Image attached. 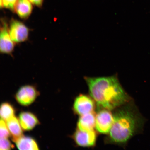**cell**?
I'll return each instance as SVG.
<instances>
[{"label": "cell", "mask_w": 150, "mask_h": 150, "mask_svg": "<svg viewBox=\"0 0 150 150\" xmlns=\"http://www.w3.org/2000/svg\"><path fill=\"white\" fill-rule=\"evenodd\" d=\"M112 113L113 124L105 142L125 147L133 137L142 133L146 120L133 100L115 109Z\"/></svg>", "instance_id": "obj_1"}, {"label": "cell", "mask_w": 150, "mask_h": 150, "mask_svg": "<svg viewBox=\"0 0 150 150\" xmlns=\"http://www.w3.org/2000/svg\"><path fill=\"white\" fill-rule=\"evenodd\" d=\"M84 79L89 93L97 105V110L105 109L113 110L132 100L120 83L117 74L108 76Z\"/></svg>", "instance_id": "obj_2"}, {"label": "cell", "mask_w": 150, "mask_h": 150, "mask_svg": "<svg viewBox=\"0 0 150 150\" xmlns=\"http://www.w3.org/2000/svg\"><path fill=\"white\" fill-rule=\"evenodd\" d=\"M9 31L15 44L25 42L29 37V28L22 22L14 18L12 19L9 23Z\"/></svg>", "instance_id": "obj_3"}, {"label": "cell", "mask_w": 150, "mask_h": 150, "mask_svg": "<svg viewBox=\"0 0 150 150\" xmlns=\"http://www.w3.org/2000/svg\"><path fill=\"white\" fill-rule=\"evenodd\" d=\"M97 110L96 129L100 134H108L113 124V113H112L111 110L105 109H101Z\"/></svg>", "instance_id": "obj_4"}, {"label": "cell", "mask_w": 150, "mask_h": 150, "mask_svg": "<svg viewBox=\"0 0 150 150\" xmlns=\"http://www.w3.org/2000/svg\"><path fill=\"white\" fill-rule=\"evenodd\" d=\"M0 30V52L3 54L11 55L14 51L15 44L11 38L9 25L5 19L1 20Z\"/></svg>", "instance_id": "obj_5"}, {"label": "cell", "mask_w": 150, "mask_h": 150, "mask_svg": "<svg viewBox=\"0 0 150 150\" xmlns=\"http://www.w3.org/2000/svg\"><path fill=\"white\" fill-rule=\"evenodd\" d=\"M95 107V101L91 96L81 94L75 99L73 109L75 113L81 116L93 112Z\"/></svg>", "instance_id": "obj_6"}, {"label": "cell", "mask_w": 150, "mask_h": 150, "mask_svg": "<svg viewBox=\"0 0 150 150\" xmlns=\"http://www.w3.org/2000/svg\"><path fill=\"white\" fill-rule=\"evenodd\" d=\"M73 138L78 146L83 147H92L95 145L97 135L94 130L82 131L77 128Z\"/></svg>", "instance_id": "obj_7"}, {"label": "cell", "mask_w": 150, "mask_h": 150, "mask_svg": "<svg viewBox=\"0 0 150 150\" xmlns=\"http://www.w3.org/2000/svg\"><path fill=\"white\" fill-rule=\"evenodd\" d=\"M38 92L33 86L26 85L22 86L16 93L17 101L22 106H29L34 102L36 99Z\"/></svg>", "instance_id": "obj_8"}, {"label": "cell", "mask_w": 150, "mask_h": 150, "mask_svg": "<svg viewBox=\"0 0 150 150\" xmlns=\"http://www.w3.org/2000/svg\"><path fill=\"white\" fill-rule=\"evenodd\" d=\"M33 5L29 0H18L14 12L22 19L27 20L32 13Z\"/></svg>", "instance_id": "obj_9"}, {"label": "cell", "mask_w": 150, "mask_h": 150, "mask_svg": "<svg viewBox=\"0 0 150 150\" xmlns=\"http://www.w3.org/2000/svg\"><path fill=\"white\" fill-rule=\"evenodd\" d=\"M19 118L21 125L24 130H32L39 124L38 119L34 114L30 112H22L20 114Z\"/></svg>", "instance_id": "obj_10"}, {"label": "cell", "mask_w": 150, "mask_h": 150, "mask_svg": "<svg viewBox=\"0 0 150 150\" xmlns=\"http://www.w3.org/2000/svg\"><path fill=\"white\" fill-rule=\"evenodd\" d=\"M96 126V115L94 112L80 116L79 119L78 129L82 131L94 130Z\"/></svg>", "instance_id": "obj_11"}, {"label": "cell", "mask_w": 150, "mask_h": 150, "mask_svg": "<svg viewBox=\"0 0 150 150\" xmlns=\"http://www.w3.org/2000/svg\"><path fill=\"white\" fill-rule=\"evenodd\" d=\"M6 124L14 142H16L18 139L23 136L22 127L20 121L15 116L7 121Z\"/></svg>", "instance_id": "obj_12"}, {"label": "cell", "mask_w": 150, "mask_h": 150, "mask_svg": "<svg viewBox=\"0 0 150 150\" xmlns=\"http://www.w3.org/2000/svg\"><path fill=\"white\" fill-rule=\"evenodd\" d=\"M15 142L17 147L20 150L39 149L36 141L31 137L22 136L18 139Z\"/></svg>", "instance_id": "obj_13"}, {"label": "cell", "mask_w": 150, "mask_h": 150, "mask_svg": "<svg viewBox=\"0 0 150 150\" xmlns=\"http://www.w3.org/2000/svg\"><path fill=\"white\" fill-rule=\"evenodd\" d=\"M14 112L13 107L9 103H4L1 104L0 110L1 119L6 121L14 116Z\"/></svg>", "instance_id": "obj_14"}, {"label": "cell", "mask_w": 150, "mask_h": 150, "mask_svg": "<svg viewBox=\"0 0 150 150\" xmlns=\"http://www.w3.org/2000/svg\"><path fill=\"white\" fill-rule=\"evenodd\" d=\"M18 0H0L1 8L9 9L14 12V8Z\"/></svg>", "instance_id": "obj_15"}, {"label": "cell", "mask_w": 150, "mask_h": 150, "mask_svg": "<svg viewBox=\"0 0 150 150\" xmlns=\"http://www.w3.org/2000/svg\"><path fill=\"white\" fill-rule=\"evenodd\" d=\"M5 121L1 119L0 122V136L1 138H8L10 135V132Z\"/></svg>", "instance_id": "obj_16"}, {"label": "cell", "mask_w": 150, "mask_h": 150, "mask_svg": "<svg viewBox=\"0 0 150 150\" xmlns=\"http://www.w3.org/2000/svg\"><path fill=\"white\" fill-rule=\"evenodd\" d=\"M7 138H1L0 149L1 150H9L13 147L11 142Z\"/></svg>", "instance_id": "obj_17"}, {"label": "cell", "mask_w": 150, "mask_h": 150, "mask_svg": "<svg viewBox=\"0 0 150 150\" xmlns=\"http://www.w3.org/2000/svg\"><path fill=\"white\" fill-rule=\"evenodd\" d=\"M33 5L39 8H41L44 3V0H29Z\"/></svg>", "instance_id": "obj_18"}]
</instances>
